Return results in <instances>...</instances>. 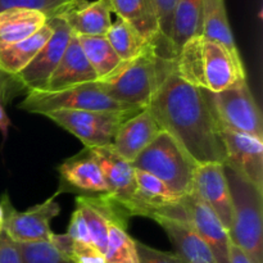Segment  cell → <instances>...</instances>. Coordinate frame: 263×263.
<instances>
[{
  "label": "cell",
  "instance_id": "6da1fadb",
  "mask_svg": "<svg viewBox=\"0 0 263 263\" xmlns=\"http://www.w3.org/2000/svg\"><path fill=\"white\" fill-rule=\"evenodd\" d=\"M162 131L172 136L197 164L226 163L220 126L208 90L185 81L175 64L148 104Z\"/></svg>",
  "mask_w": 263,
  "mask_h": 263
},
{
  "label": "cell",
  "instance_id": "7a4b0ae2",
  "mask_svg": "<svg viewBox=\"0 0 263 263\" xmlns=\"http://www.w3.org/2000/svg\"><path fill=\"white\" fill-rule=\"evenodd\" d=\"M175 61L159 57L156 46L152 45L145 53L130 62H122L110 76L97 82L116 102L146 108Z\"/></svg>",
  "mask_w": 263,
  "mask_h": 263
},
{
  "label": "cell",
  "instance_id": "3957f363",
  "mask_svg": "<svg viewBox=\"0 0 263 263\" xmlns=\"http://www.w3.org/2000/svg\"><path fill=\"white\" fill-rule=\"evenodd\" d=\"M225 175L233 203L229 231L231 243L241 249L252 263H263V192L228 166Z\"/></svg>",
  "mask_w": 263,
  "mask_h": 263
},
{
  "label": "cell",
  "instance_id": "277c9868",
  "mask_svg": "<svg viewBox=\"0 0 263 263\" xmlns=\"http://www.w3.org/2000/svg\"><path fill=\"white\" fill-rule=\"evenodd\" d=\"M135 170L148 172L163 181L176 194H189L198 164L166 131L144 149L133 162Z\"/></svg>",
  "mask_w": 263,
  "mask_h": 263
},
{
  "label": "cell",
  "instance_id": "5b68a950",
  "mask_svg": "<svg viewBox=\"0 0 263 263\" xmlns=\"http://www.w3.org/2000/svg\"><path fill=\"white\" fill-rule=\"evenodd\" d=\"M18 108L28 113L46 115L54 110H127L133 105L116 102L108 97L97 81L77 85L59 91H28Z\"/></svg>",
  "mask_w": 263,
  "mask_h": 263
},
{
  "label": "cell",
  "instance_id": "8992f818",
  "mask_svg": "<svg viewBox=\"0 0 263 263\" xmlns=\"http://www.w3.org/2000/svg\"><path fill=\"white\" fill-rule=\"evenodd\" d=\"M134 108L127 110H54L46 113V118L55 125L76 136L84 148H99L112 145L121 126L143 110Z\"/></svg>",
  "mask_w": 263,
  "mask_h": 263
},
{
  "label": "cell",
  "instance_id": "52a82bcc",
  "mask_svg": "<svg viewBox=\"0 0 263 263\" xmlns=\"http://www.w3.org/2000/svg\"><path fill=\"white\" fill-rule=\"evenodd\" d=\"M218 126L263 139L262 113L246 81L221 92L208 91Z\"/></svg>",
  "mask_w": 263,
  "mask_h": 263
},
{
  "label": "cell",
  "instance_id": "ba28073f",
  "mask_svg": "<svg viewBox=\"0 0 263 263\" xmlns=\"http://www.w3.org/2000/svg\"><path fill=\"white\" fill-rule=\"evenodd\" d=\"M57 197L58 195L54 194L45 202L21 212L13 207L9 195L4 194L0 202L4 211L3 233L18 244L50 241L54 234L50 228L51 221L61 213V205L55 202Z\"/></svg>",
  "mask_w": 263,
  "mask_h": 263
},
{
  "label": "cell",
  "instance_id": "9c48e42d",
  "mask_svg": "<svg viewBox=\"0 0 263 263\" xmlns=\"http://www.w3.org/2000/svg\"><path fill=\"white\" fill-rule=\"evenodd\" d=\"M53 28L50 36L35 58L17 73V79L28 91H45L48 82L61 62L72 37V31L61 17L48 20Z\"/></svg>",
  "mask_w": 263,
  "mask_h": 263
},
{
  "label": "cell",
  "instance_id": "30bf717a",
  "mask_svg": "<svg viewBox=\"0 0 263 263\" xmlns=\"http://www.w3.org/2000/svg\"><path fill=\"white\" fill-rule=\"evenodd\" d=\"M229 168L263 192V139L220 126Z\"/></svg>",
  "mask_w": 263,
  "mask_h": 263
},
{
  "label": "cell",
  "instance_id": "8fae6325",
  "mask_svg": "<svg viewBox=\"0 0 263 263\" xmlns=\"http://www.w3.org/2000/svg\"><path fill=\"white\" fill-rule=\"evenodd\" d=\"M59 189L55 194L72 193L77 197L107 195L108 187L102 170L90 148H84L76 156L66 159L58 167Z\"/></svg>",
  "mask_w": 263,
  "mask_h": 263
},
{
  "label": "cell",
  "instance_id": "7c38bea8",
  "mask_svg": "<svg viewBox=\"0 0 263 263\" xmlns=\"http://www.w3.org/2000/svg\"><path fill=\"white\" fill-rule=\"evenodd\" d=\"M202 53L203 77L210 92H221L247 80L240 54L231 53L222 44L204 37Z\"/></svg>",
  "mask_w": 263,
  "mask_h": 263
},
{
  "label": "cell",
  "instance_id": "4fadbf2b",
  "mask_svg": "<svg viewBox=\"0 0 263 263\" xmlns=\"http://www.w3.org/2000/svg\"><path fill=\"white\" fill-rule=\"evenodd\" d=\"M90 151L102 170L108 187V195L122 205L131 216V210L138 198L135 168L133 163L116 153L110 145L90 148Z\"/></svg>",
  "mask_w": 263,
  "mask_h": 263
},
{
  "label": "cell",
  "instance_id": "5bb4252c",
  "mask_svg": "<svg viewBox=\"0 0 263 263\" xmlns=\"http://www.w3.org/2000/svg\"><path fill=\"white\" fill-rule=\"evenodd\" d=\"M187 222L212 252L217 263H230V234L218 216L195 194L190 192L184 197Z\"/></svg>",
  "mask_w": 263,
  "mask_h": 263
},
{
  "label": "cell",
  "instance_id": "9a60e30c",
  "mask_svg": "<svg viewBox=\"0 0 263 263\" xmlns=\"http://www.w3.org/2000/svg\"><path fill=\"white\" fill-rule=\"evenodd\" d=\"M194 192L230 231L233 221V203L225 175V166L221 163L198 164L193 179Z\"/></svg>",
  "mask_w": 263,
  "mask_h": 263
},
{
  "label": "cell",
  "instance_id": "2e32d148",
  "mask_svg": "<svg viewBox=\"0 0 263 263\" xmlns=\"http://www.w3.org/2000/svg\"><path fill=\"white\" fill-rule=\"evenodd\" d=\"M161 133L162 128L154 116L148 108H144L121 126L110 146L122 158L133 163Z\"/></svg>",
  "mask_w": 263,
  "mask_h": 263
},
{
  "label": "cell",
  "instance_id": "e0dca14e",
  "mask_svg": "<svg viewBox=\"0 0 263 263\" xmlns=\"http://www.w3.org/2000/svg\"><path fill=\"white\" fill-rule=\"evenodd\" d=\"M76 36H102L112 25L109 0H77L61 15Z\"/></svg>",
  "mask_w": 263,
  "mask_h": 263
},
{
  "label": "cell",
  "instance_id": "ac0fdd59",
  "mask_svg": "<svg viewBox=\"0 0 263 263\" xmlns=\"http://www.w3.org/2000/svg\"><path fill=\"white\" fill-rule=\"evenodd\" d=\"M94 81H98L97 73L87 62L77 36L72 35L61 62L49 80L45 91H59Z\"/></svg>",
  "mask_w": 263,
  "mask_h": 263
},
{
  "label": "cell",
  "instance_id": "d6986e66",
  "mask_svg": "<svg viewBox=\"0 0 263 263\" xmlns=\"http://www.w3.org/2000/svg\"><path fill=\"white\" fill-rule=\"evenodd\" d=\"M156 222L167 234L176 249L175 253L184 263H217L207 244L187 221L157 218Z\"/></svg>",
  "mask_w": 263,
  "mask_h": 263
},
{
  "label": "cell",
  "instance_id": "ffe728a7",
  "mask_svg": "<svg viewBox=\"0 0 263 263\" xmlns=\"http://www.w3.org/2000/svg\"><path fill=\"white\" fill-rule=\"evenodd\" d=\"M112 13L131 26L146 43L161 41L159 21L154 0H109Z\"/></svg>",
  "mask_w": 263,
  "mask_h": 263
},
{
  "label": "cell",
  "instance_id": "44dd1931",
  "mask_svg": "<svg viewBox=\"0 0 263 263\" xmlns=\"http://www.w3.org/2000/svg\"><path fill=\"white\" fill-rule=\"evenodd\" d=\"M203 37L202 0H179L172 14L168 43L174 55H179L189 40Z\"/></svg>",
  "mask_w": 263,
  "mask_h": 263
},
{
  "label": "cell",
  "instance_id": "7402d4cb",
  "mask_svg": "<svg viewBox=\"0 0 263 263\" xmlns=\"http://www.w3.org/2000/svg\"><path fill=\"white\" fill-rule=\"evenodd\" d=\"M48 22L44 13L25 8H10L0 12V48L30 37Z\"/></svg>",
  "mask_w": 263,
  "mask_h": 263
},
{
  "label": "cell",
  "instance_id": "603a6c76",
  "mask_svg": "<svg viewBox=\"0 0 263 263\" xmlns=\"http://www.w3.org/2000/svg\"><path fill=\"white\" fill-rule=\"evenodd\" d=\"M51 35H53V28L50 23L46 22L43 28H40L30 37L0 48V68L5 73L13 76L20 73L35 58L36 54L41 50Z\"/></svg>",
  "mask_w": 263,
  "mask_h": 263
},
{
  "label": "cell",
  "instance_id": "cb8c5ba5",
  "mask_svg": "<svg viewBox=\"0 0 263 263\" xmlns=\"http://www.w3.org/2000/svg\"><path fill=\"white\" fill-rule=\"evenodd\" d=\"M203 37L217 41L231 53L239 54L233 31L229 25L225 0H202Z\"/></svg>",
  "mask_w": 263,
  "mask_h": 263
},
{
  "label": "cell",
  "instance_id": "d4e9b609",
  "mask_svg": "<svg viewBox=\"0 0 263 263\" xmlns=\"http://www.w3.org/2000/svg\"><path fill=\"white\" fill-rule=\"evenodd\" d=\"M87 62L97 73L98 80L107 79L122 64L105 35L77 36Z\"/></svg>",
  "mask_w": 263,
  "mask_h": 263
},
{
  "label": "cell",
  "instance_id": "484cf974",
  "mask_svg": "<svg viewBox=\"0 0 263 263\" xmlns=\"http://www.w3.org/2000/svg\"><path fill=\"white\" fill-rule=\"evenodd\" d=\"M105 37L122 62H130L145 53L153 44H149L125 21L117 18L112 22Z\"/></svg>",
  "mask_w": 263,
  "mask_h": 263
},
{
  "label": "cell",
  "instance_id": "4316f807",
  "mask_svg": "<svg viewBox=\"0 0 263 263\" xmlns=\"http://www.w3.org/2000/svg\"><path fill=\"white\" fill-rule=\"evenodd\" d=\"M128 221H112L105 249L107 263H139L135 239L127 233Z\"/></svg>",
  "mask_w": 263,
  "mask_h": 263
},
{
  "label": "cell",
  "instance_id": "83f0119b",
  "mask_svg": "<svg viewBox=\"0 0 263 263\" xmlns=\"http://www.w3.org/2000/svg\"><path fill=\"white\" fill-rule=\"evenodd\" d=\"M50 243L68 256L73 263H107L104 254L92 244L74 241L67 234H53Z\"/></svg>",
  "mask_w": 263,
  "mask_h": 263
},
{
  "label": "cell",
  "instance_id": "f1b7e54d",
  "mask_svg": "<svg viewBox=\"0 0 263 263\" xmlns=\"http://www.w3.org/2000/svg\"><path fill=\"white\" fill-rule=\"evenodd\" d=\"M18 247L22 263H73L50 241L22 243L18 244Z\"/></svg>",
  "mask_w": 263,
  "mask_h": 263
},
{
  "label": "cell",
  "instance_id": "f546056e",
  "mask_svg": "<svg viewBox=\"0 0 263 263\" xmlns=\"http://www.w3.org/2000/svg\"><path fill=\"white\" fill-rule=\"evenodd\" d=\"M77 0H0V12L10 8H25L44 13L48 20L61 17Z\"/></svg>",
  "mask_w": 263,
  "mask_h": 263
},
{
  "label": "cell",
  "instance_id": "4dcf8cb0",
  "mask_svg": "<svg viewBox=\"0 0 263 263\" xmlns=\"http://www.w3.org/2000/svg\"><path fill=\"white\" fill-rule=\"evenodd\" d=\"M179 0H154L158 13L159 21V32H161V41L156 46V50L159 57L168 61H175L176 57L174 55L171 50V46L168 43L170 28H171L172 14H174L175 7H176Z\"/></svg>",
  "mask_w": 263,
  "mask_h": 263
},
{
  "label": "cell",
  "instance_id": "1f68e13d",
  "mask_svg": "<svg viewBox=\"0 0 263 263\" xmlns=\"http://www.w3.org/2000/svg\"><path fill=\"white\" fill-rule=\"evenodd\" d=\"M135 246L139 263H184L176 253L158 251L139 240H135Z\"/></svg>",
  "mask_w": 263,
  "mask_h": 263
},
{
  "label": "cell",
  "instance_id": "d6a6232c",
  "mask_svg": "<svg viewBox=\"0 0 263 263\" xmlns=\"http://www.w3.org/2000/svg\"><path fill=\"white\" fill-rule=\"evenodd\" d=\"M27 92L17 76L8 74L0 68V103L3 105L12 102L18 95Z\"/></svg>",
  "mask_w": 263,
  "mask_h": 263
},
{
  "label": "cell",
  "instance_id": "836d02e7",
  "mask_svg": "<svg viewBox=\"0 0 263 263\" xmlns=\"http://www.w3.org/2000/svg\"><path fill=\"white\" fill-rule=\"evenodd\" d=\"M66 234L72 239V240L91 244L89 231H87V228H86V223H85V220L84 217H82L81 212H80L77 208H74L73 213H72Z\"/></svg>",
  "mask_w": 263,
  "mask_h": 263
},
{
  "label": "cell",
  "instance_id": "e575fe53",
  "mask_svg": "<svg viewBox=\"0 0 263 263\" xmlns=\"http://www.w3.org/2000/svg\"><path fill=\"white\" fill-rule=\"evenodd\" d=\"M0 263H22L20 247L4 233L0 234Z\"/></svg>",
  "mask_w": 263,
  "mask_h": 263
},
{
  "label": "cell",
  "instance_id": "d590c367",
  "mask_svg": "<svg viewBox=\"0 0 263 263\" xmlns=\"http://www.w3.org/2000/svg\"><path fill=\"white\" fill-rule=\"evenodd\" d=\"M230 263H252V261L241 249H239L238 247L231 243Z\"/></svg>",
  "mask_w": 263,
  "mask_h": 263
},
{
  "label": "cell",
  "instance_id": "8d00e7d4",
  "mask_svg": "<svg viewBox=\"0 0 263 263\" xmlns=\"http://www.w3.org/2000/svg\"><path fill=\"white\" fill-rule=\"evenodd\" d=\"M9 126H10V120H9V117H8L7 113H5V109H4V107H3V104L0 103V131H2L4 139L7 138L8 128H9Z\"/></svg>",
  "mask_w": 263,
  "mask_h": 263
},
{
  "label": "cell",
  "instance_id": "74e56055",
  "mask_svg": "<svg viewBox=\"0 0 263 263\" xmlns=\"http://www.w3.org/2000/svg\"><path fill=\"white\" fill-rule=\"evenodd\" d=\"M3 230H4V211L0 204V234H3Z\"/></svg>",
  "mask_w": 263,
  "mask_h": 263
}]
</instances>
